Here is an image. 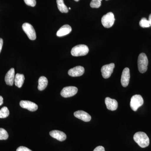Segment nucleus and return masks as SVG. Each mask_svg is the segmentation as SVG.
I'll return each instance as SVG.
<instances>
[{
	"label": "nucleus",
	"instance_id": "18",
	"mask_svg": "<svg viewBox=\"0 0 151 151\" xmlns=\"http://www.w3.org/2000/svg\"><path fill=\"white\" fill-rule=\"evenodd\" d=\"M48 84V80L45 76H41L39 78L38 89L40 91L44 90Z\"/></svg>",
	"mask_w": 151,
	"mask_h": 151
},
{
	"label": "nucleus",
	"instance_id": "13",
	"mask_svg": "<svg viewBox=\"0 0 151 151\" xmlns=\"http://www.w3.org/2000/svg\"><path fill=\"white\" fill-rule=\"evenodd\" d=\"M74 116L77 119H80L84 122H89L91 120V116L88 113L83 111H76Z\"/></svg>",
	"mask_w": 151,
	"mask_h": 151
},
{
	"label": "nucleus",
	"instance_id": "25",
	"mask_svg": "<svg viewBox=\"0 0 151 151\" xmlns=\"http://www.w3.org/2000/svg\"><path fill=\"white\" fill-rule=\"evenodd\" d=\"M17 151H32L26 147L21 146L17 149Z\"/></svg>",
	"mask_w": 151,
	"mask_h": 151
},
{
	"label": "nucleus",
	"instance_id": "19",
	"mask_svg": "<svg viewBox=\"0 0 151 151\" xmlns=\"http://www.w3.org/2000/svg\"><path fill=\"white\" fill-rule=\"evenodd\" d=\"M58 8L61 13H67L68 12V9L64 4L63 0H56Z\"/></svg>",
	"mask_w": 151,
	"mask_h": 151
},
{
	"label": "nucleus",
	"instance_id": "31",
	"mask_svg": "<svg viewBox=\"0 0 151 151\" xmlns=\"http://www.w3.org/2000/svg\"><path fill=\"white\" fill-rule=\"evenodd\" d=\"M70 9V10L71 9V8H69V9Z\"/></svg>",
	"mask_w": 151,
	"mask_h": 151
},
{
	"label": "nucleus",
	"instance_id": "22",
	"mask_svg": "<svg viewBox=\"0 0 151 151\" xmlns=\"http://www.w3.org/2000/svg\"><path fill=\"white\" fill-rule=\"evenodd\" d=\"M102 0H92L90 3V6L92 8H99L101 5Z\"/></svg>",
	"mask_w": 151,
	"mask_h": 151
},
{
	"label": "nucleus",
	"instance_id": "21",
	"mask_svg": "<svg viewBox=\"0 0 151 151\" xmlns=\"http://www.w3.org/2000/svg\"><path fill=\"white\" fill-rule=\"evenodd\" d=\"M9 137V134L6 130L0 128V140H6Z\"/></svg>",
	"mask_w": 151,
	"mask_h": 151
},
{
	"label": "nucleus",
	"instance_id": "16",
	"mask_svg": "<svg viewBox=\"0 0 151 151\" xmlns=\"http://www.w3.org/2000/svg\"><path fill=\"white\" fill-rule=\"evenodd\" d=\"M72 30L71 27L69 25L65 24L57 32L56 35L58 37L64 36L70 33Z\"/></svg>",
	"mask_w": 151,
	"mask_h": 151
},
{
	"label": "nucleus",
	"instance_id": "11",
	"mask_svg": "<svg viewBox=\"0 0 151 151\" xmlns=\"http://www.w3.org/2000/svg\"><path fill=\"white\" fill-rule=\"evenodd\" d=\"M84 73V68L81 66H77L71 68L68 70V75L72 77H78L83 75Z\"/></svg>",
	"mask_w": 151,
	"mask_h": 151
},
{
	"label": "nucleus",
	"instance_id": "3",
	"mask_svg": "<svg viewBox=\"0 0 151 151\" xmlns=\"http://www.w3.org/2000/svg\"><path fill=\"white\" fill-rule=\"evenodd\" d=\"M89 49L85 45H78L73 47L71 54L73 56H84L88 54Z\"/></svg>",
	"mask_w": 151,
	"mask_h": 151
},
{
	"label": "nucleus",
	"instance_id": "24",
	"mask_svg": "<svg viewBox=\"0 0 151 151\" xmlns=\"http://www.w3.org/2000/svg\"><path fill=\"white\" fill-rule=\"evenodd\" d=\"M25 3L28 6H35L36 4V0H24Z\"/></svg>",
	"mask_w": 151,
	"mask_h": 151
},
{
	"label": "nucleus",
	"instance_id": "12",
	"mask_svg": "<svg viewBox=\"0 0 151 151\" xmlns=\"http://www.w3.org/2000/svg\"><path fill=\"white\" fill-rule=\"evenodd\" d=\"M105 103L107 109L111 111H116L118 107V102L115 99H112L109 97L105 99Z\"/></svg>",
	"mask_w": 151,
	"mask_h": 151
},
{
	"label": "nucleus",
	"instance_id": "9",
	"mask_svg": "<svg viewBox=\"0 0 151 151\" xmlns=\"http://www.w3.org/2000/svg\"><path fill=\"white\" fill-rule=\"evenodd\" d=\"M20 105L22 108L27 109L29 111H35L38 109V106L35 103L27 100H22L20 102Z\"/></svg>",
	"mask_w": 151,
	"mask_h": 151
},
{
	"label": "nucleus",
	"instance_id": "23",
	"mask_svg": "<svg viewBox=\"0 0 151 151\" xmlns=\"http://www.w3.org/2000/svg\"><path fill=\"white\" fill-rule=\"evenodd\" d=\"M139 25L142 28H147L150 27V23L148 20L146 18H142L139 22Z\"/></svg>",
	"mask_w": 151,
	"mask_h": 151
},
{
	"label": "nucleus",
	"instance_id": "14",
	"mask_svg": "<svg viewBox=\"0 0 151 151\" xmlns=\"http://www.w3.org/2000/svg\"><path fill=\"white\" fill-rule=\"evenodd\" d=\"M15 76L14 69L11 68L6 75L5 81L6 84L9 86H12L14 82Z\"/></svg>",
	"mask_w": 151,
	"mask_h": 151
},
{
	"label": "nucleus",
	"instance_id": "15",
	"mask_svg": "<svg viewBox=\"0 0 151 151\" xmlns=\"http://www.w3.org/2000/svg\"><path fill=\"white\" fill-rule=\"evenodd\" d=\"M50 135L58 140L63 142L66 139V135L64 132L58 130H53L50 132Z\"/></svg>",
	"mask_w": 151,
	"mask_h": 151
},
{
	"label": "nucleus",
	"instance_id": "30",
	"mask_svg": "<svg viewBox=\"0 0 151 151\" xmlns=\"http://www.w3.org/2000/svg\"><path fill=\"white\" fill-rule=\"evenodd\" d=\"M74 1H75L78 2L79 1V0H74Z\"/></svg>",
	"mask_w": 151,
	"mask_h": 151
},
{
	"label": "nucleus",
	"instance_id": "8",
	"mask_svg": "<svg viewBox=\"0 0 151 151\" xmlns=\"http://www.w3.org/2000/svg\"><path fill=\"white\" fill-rule=\"evenodd\" d=\"M114 68H115V64L113 63L103 65L101 68V70L102 76L103 78H109L113 73Z\"/></svg>",
	"mask_w": 151,
	"mask_h": 151
},
{
	"label": "nucleus",
	"instance_id": "27",
	"mask_svg": "<svg viewBox=\"0 0 151 151\" xmlns=\"http://www.w3.org/2000/svg\"><path fill=\"white\" fill-rule=\"evenodd\" d=\"M3 45V40L2 39L0 38V53L1 51Z\"/></svg>",
	"mask_w": 151,
	"mask_h": 151
},
{
	"label": "nucleus",
	"instance_id": "7",
	"mask_svg": "<svg viewBox=\"0 0 151 151\" xmlns=\"http://www.w3.org/2000/svg\"><path fill=\"white\" fill-rule=\"evenodd\" d=\"M78 92L77 87L73 86H66L64 87L60 92L61 96L65 98L72 97Z\"/></svg>",
	"mask_w": 151,
	"mask_h": 151
},
{
	"label": "nucleus",
	"instance_id": "10",
	"mask_svg": "<svg viewBox=\"0 0 151 151\" xmlns=\"http://www.w3.org/2000/svg\"><path fill=\"white\" fill-rule=\"evenodd\" d=\"M130 78V70L128 68H124L122 72L121 83L122 86L124 87L128 86Z\"/></svg>",
	"mask_w": 151,
	"mask_h": 151
},
{
	"label": "nucleus",
	"instance_id": "28",
	"mask_svg": "<svg viewBox=\"0 0 151 151\" xmlns=\"http://www.w3.org/2000/svg\"><path fill=\"white\" fill-rule=\"evenodd\" d=\"M3 98L2 96H0V106L3 104Z\"/></svg>",
	"mask_w": 151,
	"mask_h": 151
},
{
	"label": "nucleus",
	"instance_id": "1",
	"mask_svg": "<svg viewBox=\"0 0 151 151\" xmlns=\"http://www.w3.org/2000/svg\"><path fill=\"white\" fill-rule=\"evenodd\" d=\"M134 139L141 147L145 148L150 145V139L145 132H138L134 135Z\"/></svg>",
	"mask_w": 151,
	"mask_h": 151
},
{
	"label": "nucleus",
	"instance_id": "20",
	"mask_svg": "<svg viewBox=\"0 0 151 151\" xmlns=\"http://www.w3.org/2000/svg\"><path fill=\"white\" fill-rule=\"evenodd\" d=\"M9 115V111L6 107H3L0 110V118L4 119Z\"/></svg>",
	"mask_w": 151,
	"mask_h": 151
},
{
	"label": "nucleus",
	"instance_id": "5",
	"mask_svg": "<svg viewBox=\"0 0 151 151\" xmlns=\"http://www.w3.org/2000/svg\"><path fill=\"white\" fill-rule=\"evenodd\" d=\"M115 19L114 14L112 12H109L103 16L101 22L104 27L109 28L112 27L114 24Z\"/></svg>",
	"mask_w": 151,
	"mask_h": 151
},
{
	"label": "nucleus",
	"instance_id": "17",
	"mask_svg": "<svg viewBox=\"0 0 151 151\" xmlns=\"http://www.w3.org/2000/svg\"><path fill=\"white\" fill-rule=\"evenodd\" d=\"M24 75L22 74H20V73H17L15 76V84L19 88H21L24 84Z\"/></svg>",
	"mask_w": 151,
	"mask_h": 151
},
{
	"label": "nucleus",
	"instance_id": "32",
	"mask_svg": "<svg viewBox=\"0 0 151 151\" xmlns=\"http://www.w3.org/2000/svg\"><path fill=\"white\" fill-rule=\"evenodd\" d=\"M106 1H108V0H106Z\"/></svg>",
	"mask_w": 151,
	"mask_h": 151
},
{
	"label": "nucleus",
	"instance_id": "6",
	"mask_svg": "<svg viewBox=\"0 0 151 151\" xmlns=\"http://www.w3.org/2000/svg\"><path fill=\"white\" fill-rule=\"evenodd\" d=\"M22 29L30 40H35L36 38L35 31L31 24L28 23H25L22 25Z\"/></svg>",
	"mask_w": 151,
	"mask_h": 151
},
{
	"label": "nucleus",
	"instance_id": "4",
	"mask_svg": "<svg viewBox=\"0 0 151 151\" xmlns=\"http://www.w3.org/2000/svg\"><path fill=\"white\" fill-rule=\"evenodd\" d=\"M144 104V100L142 97L139 94H136L132 96L130 102V107L133 111H137L138 108Z\"/></svg>",
	"mask_w": 151,
	"mask_h": 151
},
{
	"label": "nucleus",
	"instance_id": "26",
	"mask_svg": "<svg viewBox=\"0 0 151 151\" xmlns=\"http://www.w3.org/2000/svg\"><path fill=\"white\" fill-rule=\"evenodd\" d=\"M93 151H105V148L103 146H98L95 148Z\"/></svg>",
	"mask_w": 151,
	"mask_h": 151
},
{
	"label": "nucleus",
	"instance_id": "2",
	"mask_svg": "<svg viewBox=\"0 0 151 151\" xmlns=\"http://www.w3.org/2000/svg\"><path fill=\"white\" fill-rule=\"evenodd\" d=\"M148 60L146 55L141 53L138 57V67L139 71L141 73H144L147 70Z\"/></svg>",
	"mask_w": 151,
	"mask_h": 151
},
{
	"label": "nucleus",
	"instance_id": "29",
	"mask_svg": "<svg viewBox=\"0 0 151 151\" xmlns=\"http://www.w3.org/2000/svg\"><path fill=\"white\" fill-rule=\"evenodd\" d=\"M148 21L150 26H151V14L150 15V16H149Z\"/></svg>",
	"mask_w": 151,
	"mask_h": 151
}]
</instances>
